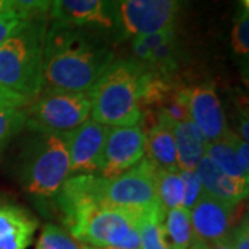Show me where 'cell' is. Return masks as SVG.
I'll return each instance as SVG.
<instances>
[{
  "mask_svg": "<svg viewBox=\"0 0 249 249\" xmlns=\"http://www.w3.org/2000/svg\"><path fill=\"white\" fill-rule=\"evenodd\" d=\"M0 17H19L11 0H0Z\"/></svg>",
  "mask_w": 249,
  "mask_h": 249,
  "instance_id": "cell-33",
  "label": "cell"
},
{
  "mask_svg": "<svg viewBox=\"0 0 249 249\" xmlns=\"http://www.w3.org/2000/svg\"><path fill=\"white\" fill-rule=\"evenodd\" d=\"M31 104L27 98L21 97L0 85V109L4 108H24Z\"/></svg>",
  "mask_w": 249,
  "mask_h": 249,
  "instance_id": "cell-30",
  "label": "cell"
},
{
  "mask_svg": "<svg viewBox=\"0 0 249 249\" xmlns=\"http://www.w3.org/2000/svg\"><path fill=\"white\" fill-rule=\"evenodd\" d=\"M232 52L240 58H248L249 54V13L241 9L240 14L234 21L231 31Z\"/></svg>",
  "mask_w": 249,
  "mask_h": 249,
  "instance_id": "cell-25",
  "label": "cell"
},
{
  "mask_svg": "<svg viewBox=\"0 0 249 249\" xmlns=\"http://www.w3.org/2000/svg\"><path fill=\"white\" fill-rule=\"evenodd\" d=\"M240 1H241L242 9H245V10L249 9V0H240Z\"/></svg>",
  "mask_w": 249,
  "mask_h": 249,
  "instance_id": "cell-36",
  "label": "cell"
},
{
  "mask_svg": "<svg viewBox=\"0 0 249 249\" xmlns=\"http://www.w3.org/2000/svg\"><path fill=\"white\" fill-rule=\"evenodd\" d=\"M107 133V126L88 119L62 134L68 148L71 173L97 175Z\"/></svg>",
  "mask_w": 249,
  "mask_h": 249,
  "instance_id": "cell-12",
  "label": "cell"
},
{
  "mask_svg": "<svg viewBox=\"0 0 249 249\" xmlns=\"http://www.w3.org/2000/svg\"><path fill=\"white\" fill-rule=\"evenodd\" d=\"M82 249H119V248H112V247H89V245H83V244H82Z\"/></svg>",
  "mask_w": 249,
  "mask_h": 249,
  "instance_id": "cell-35",
  "label": "cell"
},
{
  "mask_svg": "<svg viewBox=\"0 0 249 249\" xmlns=\"http://www.w3.org/2000/svg\"><path fill=\"white\" fill-rule=\"evenodd\" d=\"M190 121L204 136L206 144L217 142L227 133V124L220 100L212 85H196L180 90Z\"/></svg>",
  "mask_w": 249,
  "mask_h": 249,
  "instance_id": "cell-10",
  "label": "cell"
},
{
  "mask_svg": "<svg viewBox=\"0 0 249 249\" xmlns=\"http://www.w3.org/2000/svg\"><path fill=\"white\" fill-rule=\"evenodd\" d=\"M196 173L204 188V194L237 205L249 193V180L227 176L206 155L196 165Z\"/></svg>",
  "mask_w": 249,
  "mask_h": 249,
  "instance_id": "cell-16",
  "label": "cell"
},
{
  "mask_svg": "<svg viewBox=\"0 0 249 249\" xmlns=\"http://www.w3.org/2000/svg\"><path fill=\"white\" fill-rule=\"evenodd\" d=\"M235 206L204 194L190 209L193 241L216 242L227 240L232 230Z\"/></svg>",
  "mask_w": 249,
  "mask_h": 249,
  "instance_id": "cell-14",
  "label": "cell"
},
{
  "mask_svg": "<svg viewBox=\"0 0 249 249\" xmlns=\"http://www.w3.org/2000/svg\"><path fill=\"white\" fill-rule=\"evenodd\" d=\"M157 170L150 160L142 158L136 166L122 175L106 178L86 175L88 191L94 201L124 208L129 211H145L158 204Z\"/></svg>",
  "mask_w": 249,
  "mask_h": 249,
  "instance_id": "cell-6",
  "label": "cell"
},
{
  "mask_svg": "<svg viewBox=\"0 0 249 249\" xmlns=\"http://www.w3.org/2000/svg\"><path fill=\"white\" fill-rule=\"evenodd\" d=\"M183 0H114L115 29L137 37L175 28Z\"/></svg>",
  "mask_w": 249,
  "mask_h": 249,
  "instance_id": "cell-8",
  "label": "cell"
},
{
  "mask_svg": "<svg viewBox=\"0 0 249 249\" xmlns=\"http://www.w3.org/2000/svg\"><path fill=\"white\" fill-rule=\"evenodd\" d=\"M232 249H249V227L248 222H242L235 229H232L227 237Z\"/></svg>",
  "mask_w": 249,
  "mask_h": 249,
  "instance_id": "cell-29",
  "label": "cell"
},
{
  "mask_svg": "<svg viewBox=\"0 0 249 249\" xmlns=\"http://www.w3.org/2000/svg\"><path fill=\"white\" fill-rule=\"evenodd\" d=\"M205 155L227 176L240 178V180H249V175L242 170L240 162L237 160V154L227 137V133L224 134V137L220 140L206 144Z\"/></svg>",
  "mask_w": 249,
  "mask_h": 249,
  "instance_id": "cell-22",
  "label": "cell"
},
{
  "mask_svg": "<svg viewBox=\"0 0 249 249\" xmlns=\"http://www.w3.org/2000/svg\"><path fill=\"white\" fill-rule=\"evenodd\" d=\"M227 137H229V140L231 142L232 148H234V151L237 154V160L240 162L241 168L242 170L249 175V145L248 142H244L242 139H241L238 134L231 133V132H229L227 130Z\"/></svg>",
  "mask_w": 249,
  "mask_h": 249,
  "instance_id": "cell-28",
  "label": "cell"
},
{
  "mask_svg": "<svg viewBox=\"0 0 249 249\" xmlns=\"http://www.w3.org/2000/svg\"><path fill=\"white\" fill-rule=\"evenodd\" d=\"M145 155V133L142 124L108 127L98 176L112 178L136 166Z\"/></svg>",
  "mask_w": 249,
  "mask_h": 249,
  "instance_id": "cell-9",
  "label": "cell"
},
{
  "mask_svg": "<svg viewBox=\"0 0 249 249\" xmlns=\"http://www.w3.org/2000/svg\"><path fill=\"white\" fill-rule=\"evenodd\" d=\"M46 17L24 18L0 45V85L32 103L43 88Z\"/></svg>",
  "mask_w": 249,
  "mask_h": 249,
  "instance_id": "cell-4",
  "label": "cell"
},
{
  "mask_svg": "<svg viewBox=\"0 0 249 249\" xmlns=\"http://www.w3.org/2000/svg\"><path fill=\"white\" fill-rule=\"evenodd\" d=\"M36 249H82V244L61 227L46 224L39 235Z\"/></svg>",
  "mask_w": 249,
  "mask_h": 249,
  "instance_id": "cell-24",
  "label": "cell"
},
{
  "mask_svg": "<svg viewBox=\"0 0 249 249\" xmlns=\"http://www.w3.org/2000/svg\"><path fill=\"white\" fill-rule=\"evenodd\" d=\"M22 19L19 17H0V45L16 31Z\"/></svg>",
  "mask_w": 249,
  "mask_h": 249,
  "instance_id": "cell-31",
  "label": "cell"
},
{
  "mask_svg": "<svg viewBox=\"0 0 249 249\" xmlns=\"http://www.w3.org/2000/svg\"><path fill=\"white\" fill-rule=\"evenodd\" d=\"M183 178V186H184V201L183 208L191 209L196 201L204 196V188L201 184V180L198 178L196 170H188V172H180Z\"/></svg>",
  "mask_w": 249,
  "mask_h": 249,
  "instance_id": "cell-26",
  "label": "cell"
},
{
  "mask_svg": "<svg viewBox=\"0 0 249 249\" xmlns=\"http://www.w3.org/2000/svg\"><path fill=\"white\" fill-rule=\"evenodd\" d=\"M114 61V52L97 35L52 21L46 31L42 91L89 93Z\"/></svg>",
  "mask_w": 249,
  "mask_h": 249,
  "instance_id": "cell-1",
  "label": "cell"
},
{
  "mask_svg": "<svg viewBox=\"0 0 249 249\" xmlns=\"http://www.w3.org/2000/svg\"><path fill=\"white\" fill-rule=\"evenodd\" d=\"M240 137L244 140V142H248V119H247V116H245V119H242L241 121V126H240Z\"/></svg>",
  "mask_w": 249,
  "mask_h": 249,
  "instance_id": "cell-34",
  "label": "cell"
},
{
  "mask_svg": "<svg viewBox=\"0 0 249 249\" xmlns=\"http://www.w3.org/2000/svg\"><path fill=\"white\" fill-rule=\"evenodd\" d=\"M148 78L134 60L112 62L89 91L91 119L107 127L140 124Z\"/></svg>",
  "mask_w": 249,
  "mask_h": 249,
  "instance_id": "cell-3",
  "label": "cell"
},
{
  "mask_svg": "<svg viewBox=\"0 0 249 249\" xmlns=\"http://www.w3.org/2000/svg\"><path fill=\"white\" fill-rule=\"evenodd\" d=\"M157 198L165 212L183 206L184 186L180 170H157Z\"/></svg>",
  "mask_w": 249,
  "mask_h": 249,
  "instance_id": "cell-21",
  "label": "cell"
},
{
  "mask_svg": "<svg viewBox=\"0 0 249 249\" xmlns=\"http://www.w3.org/2000/svg\"><path fill=\"white\" fill-rule=\"evenodd\" d=\"M145 133V155L155 168L162 170H178L176 160V144L172 132V124L157 114V121Z\"/></svg>",
  "mask_w": 249,
  "mask_h": 249,
  "instance_id": "cell-17",
  "label": "cell"
},
{
  "mask_svg": "<svg viewBox=\"0 0 249 249\" xmlns=\"http://www.w3.org/2000/svg\"><path fill=\"white\" fill-rule=\"evenodd\" d=\"M165 211L155 205L142 211L137 219V229L142 249H169L165 235Z\"/></svg>",
  "mask_w": 249,
  "mask_h": 249,
  "instance_id": "cell-19",
  "label": "cell"
},
{
  "mask_svg": "<svg viewBox=\"0 0 249 249\" xmlns=\"http://www.w3.org/2000/svg\"><path fill=\"white\" fill-rule=\"evenodd\" d=\"M50 18L68 27L112 31L115 29L114 0H52Z\"/></svg>",
  "mask_w": 249,
  "mask_h": 249,
  "instance_id": "cell-11",
  "label": "cell"
},
{
  "mask_svg": "<svg viewBox=\"0 0 249 249\" xmlns=\"http://www.w3.org/2000/svg\"><path fill=\"white\" fill-rule=\"evenodd\" d=\"M188 249H232L230 242L227 240L216 241V242H201L193 241Z\"/></svg>",
  "mask_w": 249,
  "mask_h": 249,
  "instance_id": "cell-32",
  "label": "cell"
},
{
  "mask_svg": "<svg viewBox=\"0 0 249 249\" xmlns=\"http://www.w3.org/2000/svg\"><path fill=\"white\" fill-rule=\"evenodd\" d=\"M165 235L169 249H188L193 242V229L190 211L186 208L170 209L163 220Z\"/></svg>",
  "mask_w": 249,
  "mask_h": 249,
  "instance_id": "cell-20",
  "label": "cell"
},
{
  "mask_svg": "<svg viewBox=\"0 0 249 249\" xmlns=\"http://www.w3.org/2000/svg\"><path fill=\"white\" fill-rule=\"evenodd\" d=\"M27 108L0 109V154L16 136L27 126Z\"/></svg>",
  "mask_w": 249,
  "mask_h": 249,
  "instance_id": "cell-23",
  "label": "cell"
},
{
  "mask_svg": "<svg viewBox=\"0 0 249 249\" xmlns=\"http://www.w3.org/2000/svg\"><path fill=\"white\" fill-rule=\"evenodd\" d=\"M70 175V155L64 136L36 133L22 163L21 178L25 191L40 198L57 196Z\"/></svg>",
  "mask_w": 249,
  "mask_h": 249,
  "instance_id": "cell-5",
  "label": "cell"
},
{
  "mask_svg": "<svg viewBox=\"0 0 249 249\" xmlns=\"http://www.w3.org/2000/svg\"><path fill=\"white\" fill-rule=\"evenodd\" d=\"M37 229V220L27 209L0 202V249H28Z\"/></svg>",
  "mask_w": 249,
  "mask_h": 249,
  "instance_id": "cell-15",
  "label": "cell"
},
{
  "mask_svg": "<svg viewBox=\"0 0 249 249\" xmlns=\"http://www.w3.org/2000/svg\"><path fill=\"white\" fill-rule=\"evenodd\" d=\"M172 132L176 144V160L180 172L196 170L206 152L204 136L191 121L172 124Z\"/></svg>",
  "mask_w": 249,
  "mask_h": 249,
  "instance_id": "cell-18",
  "label": "cell"
},
{
  "mask_svg": "<svg viewBox=\"0 0 249 249\" xmlns=\"http://www.w3.org/2000/svg\"><path fill=\"white\" fill-rule=\"evenodd\" d=\"M133 60L163 79L178 70V39L175 28L132 39Z\"/></svg>",
  "mask_w": 249,
  "mask_h": 249,
  "instance_id": "cell-13",
  "label": "cell"
},
{
  "mask_svg": "<svg viewBox=\"0 0 249 249\" xmlns=\"http://www.w3.org/2000/svg\"><path fill=\"white\" fill-rule=\"evenodd\" d=\"M11 3L19 17H43L50 9L52 0H11Z\"/></svg>",
  "mask_w": 249,
  "mask_h": 249,
  "instance_id": "cell-27",
  "label": "cell"
},
{
  "mask_svg": "<svg viewBox=\"0 0 249 249\" xmlns=\"http://www.w3.org/2000/svg\"><path fill=\"white\" fill-rule=\"evenodd\" d=\"M27 112V127L35 133L64 134L90 118L89 93L43 90Z\"/></svg>",
  "mask_w": 249,
  "mask_h": 249,
  "instance_id": "cell-7",
  "label": "cell"
},
{
  "mask_svg": "<svg viewBox=\"0 0 249 249\" xmlns=\"http://www.w3.org/2000/svg\"><path fill=\"white\" fill-rule=\"evenodd\" d=\"M65 224L75 240L89 247L142 249L137 229L140 212L94 201L80 176L68 178L57 194Z\"/></svg>",
  "mask_w": 249,
  "mask_h": 249,
  "instance_id": "cell-2",
  "label": "cell"
}]
</instances>
